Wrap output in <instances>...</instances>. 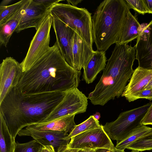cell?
<instances>
[{
    "mask_svg": "<svg viewBox=\"0 0 152 152\" xmlns=\"http://www.w3.org/2000/svg\"><path fill=\"white\" fill-rule=\"evenodd\" d=\"M65 92L23 94L17 86L9 92L0 104L1 112L15 139L23 128L41 122L63 99Z\"/></svg>",
    "mask_w": 152,
    "mask_h": 152,
    "instance_id": "2",
    "label": "cell"
},
{
    "mask_svg": "<svg viewBox=\"0 0 152 152\" xmlns=\"http://www.w3.org/2000/svg\"><path fill=\"white\" fill-rule=\"evenodd\" d=\"M129 8L132 9L140 14L144 15L149 13L144 0H125Z\"/></svg>",
    "mask_w": 152,
    "mask_h": 152,
    "instance_id": "27",
    "label": "cell"
},
{
    "mask_svg": "<svg viewBox=\"0 0 152 152\" xmlns=\"http://www.w3.org/2000/svg\"><path fill=\"white\" fill-rule=\"evenodd\" d=\"M27 1L21 9L12 18L2 25H0L1 46L7 47L10 37L15 32L18 25Z\"/></svg>",
    "mask_w": 152,
    "mask_h": 152,
    "instance_id": "20",
    "label": "cell"
},
{
    "mask_svg": "<svg viewBox=\"0 0 152 152\" xmlns=\"http://www.w3.org/2000/svg\"><path fill=\"white\" fill-rule=\"evenodd\" d=\"M113 152H125L124 150L118 149L115 148L113 151Z\"/></svg>",
    "mask_w": 152,
    "mask_h": 152,
    "instance_id": "39",
    "label": "cell"
},
{
    "mask_svg": "<svg viewBox=\"0 0 152 152\" xmlns=\"http://www.w3.org/2000/svg\"><path fill=\"white\" fill-rule=\"evenodd\" d=\"M27 0H22L6 6L0 7V25L12 18L22 7Z\"/></svg>",
    "mask_w": 152,
    "mask_h": 152,
    "instance_id": "24",
    "label": "cell"
},
{
    "mask_svg": "<svg viewBox=\"0 0 152 152\" xmlns=\"http://www.w3.org/2000/svg\"><path fill=\"white\" fill-rule=\"evenodd\" d=\"M52 18V26L56 34V42L62 56L73 68L72 41L75 31L60 20L53 17Z\"/></svg>",
    "mask_w": 152,
    "mask_h": 152,
    "instance_id": "14",
    "label": "cell"
},
{
    "mask_svg": "<svg viewBox=\"0 0 152 152\" xmlns=\"http://www.w3.org/2000/svg\"><path fill=\"white\" fill-rule=\"evenodd\" d=\"M136 45H116L94 90L87 97L94 105L104 106L121 95L134 71Z\"/></svg>",
    "mask_w": 152,
    "mask_h": 152,
    "instance_id": "3",
    "label": "cell"
},
{
    "mask_svg": "<svg viewBox=\"0 0 152 152\" xmlns=\"http://www.w3.org/2000/svg\"><path fill=\"white\" fill-rule=\"evenodd\" d=\"M81 73L67 64L56 42L40 59L23 72L17 86L25 95L64 92L78 87Z\"/></svg>",
    "mask_w": 152,
    "mask_h": 152,
    "instance_id": "1",
    "label": "cell"
},
{
    "mask_svg": "<svg viewBox=\"0 0 152 152\" xmlns=\"http://www.w3.org/2000/svg\"><path fill=\"white\" fill-rule=\"evenodd\" d=\"M93 115L96 119L98 120H99L100 118V114L98 112H96L94 114H93Z\"/></svg>",
    "mask_w": 152,
    "mask_h": 152,
    "instance_id": "37",
    "label": "cell"
},
{
    "mask_svg": "<svg viewBox=\"0 0 152 152\" xmlns=\"http://www.w3.org/2000/svg\"><path fill=\"white\" fill-rule=\"evenodd\" d=\"M130 9L125 0H105L92 16L93 42L97 50L106 51L118 40Z\"/></svg>",
    "mask_w": 152,
    "mask_h": 152,
    "instance_id": "4",
    "label": "cell"
},
{
    "mask_svg": "<svg viewBox=\"0 0 152 152\" xmlns=\"http://www.w3.org/2000/svg\"><path fill=\"white\" fill-rule=\"evenodd\" d=\"M88 99L77 87L69 89L65 92L62 100L41 123L51 121L69 115L85 112L88 105Z\"/></svg>",
    "mask_w": 152,
    "mask_h": 152,
    "instance_id": "8",
    "label": "cell"
},
{
    "mask_svg": "<svg viewBox=\"0 0 152 152\" xmlns=\"http://www.w3.org/2000/svg\"><path fill=\"white\" fill-rule=\"evenodd\" d=\"M68 147L82 150L104 148L113 151L115 147L102 127L86 131L72 137Z\"/></svg>",
    "mask_w": 152,
    "mask_h": 152,
    "instance_id": "9",
    "label": "cell"
},
{
    "mask_svg": "<svg viewBox=\"0 0 152 152\" xmlns=\"http://www.w3.org/2000/svg\"><path fill=\"white\" fill-rule=\"evenodd\" d=\"M49 9L44 6L28 0L15 32L18 33L25 29L34 28L36 30L49 14Z\"/></svg>",
    "mask_w": 152,
    "mask_h": 152,
    "instance_id": "13",
    "label": "cell"
},
{
    "mask_svg": "<svg viewBox=\"0 0 152 152\" xmlns=\"http://www.w3.org/2000/svg\"><path fill=\"white\" fill-rule=\"evenodd\" d=\"M43 146L34 140L23 143L17 142L14 152H41Z\"/></svg>",
    "mask_w": 152,
    "mask_h": 152,
    "instance_id": "26",
    "label": "cell"
},
{
    "mask_svg": "<svg viewBox=\"0 0 152 152\" xmlns=\"http://www.w3.org/2000/svg\"><path fill=\"white\" fill-rule=\"evenodd\" d=\"M15 144L0 111V152H14Z\"/></svg>",
    "mask_w": 152,
    "mask_h": 152,
    "instance_id": "21",
    "label": "cell"
},
{
    "mask_svg": "<svg viewBox=\"0 0 152 152\" xmlns=\"http://www.w3.org/2000/svg\"><path fill=\"white\" fill-rule=\"evenodd\" d=\"M37 3L44 6L46 8L49 9L54 4L59 3L61 0H33Z\"/></svg>",
    "mask_w": 152,
    "mask_h": 152,
    "instance_id": "30",
    "label": "cell"
},
{
    "mask_svg": "<svg viewBox=\"0 0 152 152\" xmlns=\"http://www.w3.org/2000/svg\"><path fill=\"white\" fill-rule=\"evenodd\" d=\"M152 78V70L138 67L131 76L121 96L126 98L144 90Z\"/></svg>",
    "mask_w": 152,
    "mask_h": 152,
    "instance_id": "16",
    "label": "cell"
},
{
    "mask_svg": "<svg viewBox=\"0 0 152 152\" xmlns=\"http://www.w3.org/2000/svg\"><path fill=\"white\" fill-rule=\"evenodd\" d=\"M53 22L49 14L44 19L31 40L25 58L20 63L23 72L30 69L49 50L50 30Z\"/></svg>",
    "mask_w": 152,
    "mask_h": 152,
    "instance_id": "7",
    "label": "cell"
},
{
    "mask_svg": "<svg viewBox=\"0 0 152 152\" xmlns=\"http://www.w3.org/2000/svg\"><path fill=\"white\" fill-rule=\"evenodd\" d=\"M75 115H69L48 122L32 124L25 128L38 131H63L69 134L77 125L74 121Z\"/></svg>",
    "mask_w": 152,
    "mask_h": 152,
    "instance_id": "17",
    "label": "cell"
},
{
    "mask_svg": "<svg viewBox=\"0 0 152 152\" xmlns=\"http://www.w3.org/2000/svg\"><path fill=\"white\" fill-rule=\"evenodd\" d=\"M131 152H142V151H139L137 150H132Z\"/></svg>",
    "mask_w": 152,
    "mask_h": 152,
    "instance_id": "40",
    "label": "cell"
},
{
    "mask_svg": "<svg viewBox=\"0 0 152 152\" xmlns=\"http://www.w3.org/2000/svg\"><path fill=\"white\" fill-rule=\"evenodd\" d=\"M141 98L146 99L151 101L152 99V89H145L140 91L126 99L130 102Z\"/></svg>",
    "mask_w": 152,
    "mask_h": 152,
    "instance_id": "28",
    "label": "cell"
},
{
    "mask_svg": "<svg viewBox=\"0 0 152 152\" xmlns=\"http://www.w3.org/2000/svg\"><path fill=\"white\" fill-rule=\"evenodd\" d=\"M141 29L142 26L137 18L129 11L127 13L118 42L116 44L118 45L127 44L137 39L140 33Z\"/></svg>",
    "mask_w": 152,
    "mask_h": 152,
    "instance_id": "19",
    "label": "cell"
},
{
    "mask_svg": "<svg viewBox=\"0 0 152 152\" xmlns=\"http://www.w3.org/2000/svg\"><path fill=\"white\" fill-rule=\"evenodd\" d=\"M12 1V0H3L1 3L0 7L7 6Z\"/></svg>",
    "mask_w": 152,
    "mask_h": 152,
    "instance_id": "35",
    "label": "cell"
},
{
    "mask_svg": "<svg viewBox=\"0 0 152 152\" xmlns=\"http://www.w3.org/2000/svg\"><path fill=\"white\" fill-rule=\"evenodd\" d=\"M137 39L135 59L138 61V67L152 70V20L148 24L142 26Z\"/></svg>",
    "mask_w": 152,
    "mask_h": 152,
    "instance_id": "12",
    "label": "cell"
},
{
    "mask_svg": "<svg viewBox=\"0 0 152 152\" xmlns=\"http://www.w3.org/2000/svg\"><path fill=\"white\" fill-rule=\"evenodd\" d=\"M83 152H95V149L83 150Z\"/></svg>",
    "mask_w": 152,
    "mask_h": 152,
    "instance_id": "38",
    "label": "cell"
},
{
    "mask_svg": "<svg viewBox=\"0 0 152 152\" xmlns=\"http://www.w3.org/2000/svg\"><path fill=\"white\" fill-rule=\"evenodd\" d=\"M152 89V78L146 86L144 88L145 89Z\"/></svg>",
    "mask_w": 152,
    "mask_h": 152,
    "instance_id": "36",
    "label": "cell"
},
{
    "mask_svg": "<svg viewBox=\"0 0 152 152\" xmlns=\"http://www.w3.org/2000/svg\"><path fill=\"white\" fill-rule=\"evenodd\" d=\"M106 61L105 51H94L89 62L83 69L82 80L88 84L92 83L99 73L105 69Z\"/></svg>",
    "mask_w": 152,
    "mask_h": 152,
    "instance_id": "18",
    "label": "cell"
},
{
    "mask_svg": "<svg viewBox=\"0 0 152 152\" xmlns=\"http://www.w3.org/2000/svg\"><path fill=\"white\" fill-rule=\"evenodd\" d=\"M95 152H113V151L104 148H97L95 149Z\"/></svg>",
    "mask_w": 152,
    "mask_h": 152,
    "instance_id": "34",
    "label": "cell"
},
{
    "mask_svg": "<svg viewBox=\"0 0 152 152\" xmlns=\"http://www.w3.org/2000/svg\"><path fill=\"white\" fill-rule=\"evenodd\" d=\"M23 73L20 63L12 57L3 60L0 65V104L12 89L17 86Z\"/></svg>",
    "mask_w": 152,
    "mask_h": 152,
    "instance_id": "10",
    "label": "cell"
},
{
    "mask_svg": "<svg viewBox=\"0 0 152 152\" xmlns=\"http://www.w3.org/2000/svg\"><path fill=\"white\" fill-rule=\"evenodd\" d=\"M49 11L52 17L71 28L92 48V17L87 9L59 3L53 5Z\"/></svg>",
    "mask_w": 152,
    "mask_h": 152,
    "instance_id": "5",
    "label": "cell"
},
{
    "mask_svg": "<svg viewBox=\"0 0 152 152\" xmlns=\"http://www.w3.org/2000/svg\"><path fill=\"white\" fill-rule=\"evenodd\" d=\"M152 133V128L142 125L136 129L115 147L118 149L124 150L138 140Z\"/></svg>",
    "mask_w": 152,
    "mask_h": 152,
    "instance_id": "22",
    "label": "cell"
},
{
    "mask_svg": "<svg viewBox=\"0 0 152 152\" xmlns=\"http://www.w3.org/2000/svg\"><path fill=\"white\" fill-rule=\"evenodd\" d=\"M152 103L121 113L117 118L107 122L102 127L109 137L118 144L133 131L142 125L141 122Z\"/></svg>",
    "mask_w": 152,
    "mask_h": 152,
    "instance_id": "6",
    "label": "cell"
},
{
    "mask_svg": "<svg viewBox=\"0 0 152 152\" xmlns=\"http://www.w3.org/2000/svg\"><path fill=\"white\" fill-rule=\"evenodd\" d=\"M144 1L148 9L149 13L152 14V0H144Z\"/></svg>",
    "mask_w": 152,
    "mask_h": 152,
    "instance_id": "32",
    "label": "cell"
},
{
    "mask_svg": "<svg viewBox=\"0 0 152 152\" xmlns=\"http://www.w3.org/2000/svg\"><path fill=\"white\" fill-rule=\"evenodd\" d=\"M83 151L82 149L71 148H69L67 147L59 152H83Z\"/></svg>",
    "mask_w": 152,
    "mask_h": 152,
    "instance_id": "31",
    "label": "cell"
},
{
    "mask_svg": "<svg viewBox=\"0 0 152 152\" xmlns=\"http://www.w3.org/2000/svg\"><path fill=\"white\" fill-rule=\"evenodd\" d=\"M83 0H67V4H69L72 6H76L79 3H81Z\"/></svg>",
    "mask_w": 152,
    "mask_h": 152,
    "instance_id": "33",
    "label": "cell"
},
{
    "mask_svg": "<svg viewBox=\"0 0 152 152\" xmlns=\"http://www.w3.org/2000/svg\"><path fill=\"white\" fill-rule=\"evenodd\" d=\"M127 149L142 151L152 150V133L138 140Z\"/></svg>",
    "mask_w": 152,
    "mask_h": 152,
    "instance_id": "25",
    "label": "cell"
},
{
    "mask_svg": "<svg viewBox=\"0 0 152 152\" xmlns=\"http://www.w3.org/2000/svg\"><path fill=\"white\" fill-rule=\"evenodd\" d=\"M69 134L63 131H38L26 128L21 130L18 134L20 136H31L43 146H51L55 152H59L68 147L70 140L63 139Z\"/></svg>",
    "mask_w": 152,
    "mask_h": 152,
    "instance_id": "11",
    "label": "cell"
},
{
    "mask_svg": "<svg viewBox=\"0 0 152 152\" xmlns=\"http://www.w3.org/2000/svg\"><path fill=\"white\" fill-rule=\"evenodd\" d=\"M142 125H152V104L141 122Z\"/></svg>",
    "mask_w": 152,
    "mask_h": 152,
    "instance_id": "29",
    "label": "cell"
},
{
    "mask_svg": "<svg viewBox=\"0 0 152 152\" xmlns=\"http://www.w3.org/2000/svg\"><path fill=\"white\" fill-rule=\"evenodd\" d=\"M73 68L80 71L84 68L91 59L94 51L76 32L72 38Z\"/></svg>",
    "mask_w": 152,
    "mask_h": 152,
    "instance_id": "15",
    "label": "cell"
},
{
    "mask_svg": "<svg viewBox=\"0 0 152 152\" xmlns=\"http://www.w3.org/2000/svg\"><path fill=\"white\" fill-rule=\"evenodd\" d=\"M99 120L96 119L93 115L79 125H77L68 136L63 139L68 140L73 137L89 130L97 128L101 126Z\"/></svg>",
    "mask_w": 152,
    "mask_h": 152,
    "instance_id": "23",
    "label": "cell"
}]
</instances>
